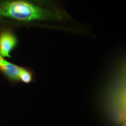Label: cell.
<instances>
[{
    "instance_id": "4",
    "label": "cell",
    "mask_w": 126,
    "mask_h": 126,
    "mask_svg": "<svg viewBox=\"0 0 126 126\" xmlns=\"http://www.w3.org/2000/svg\"><path fill=\"white\" fill-rule=\"evenodd\" d=\"M23 68L8 62L0 56V70L10 79L19 80V77Z\"/></svg>"
},
{
    "instance_id": "1",
    "label": "cell",
    "mask_w": 126,
    "mask_h": 126,
    "mask_svg": "<svg viewBox=\"0 0 126 126\" xmlns=\"http://www.w3.org/2000/svg\"><path fill=\"white\" fill-rule=\"evenodd\" d=\"M0 15L22 21L60 20L65 19L58 11L44 8L23 0L6 1L0 4Z\"/></svg>"
},
{
    "instance_id": "6",
    "label": "cell",
    "mask_w": 126,
    "mask_h": 126,
    "mask_svg": "<svg viewBox=\"0 0 126 126\" xmlns=\"http://www.w3.org/2000/svg\"><path fill=\"white\" fill-rule=\"evenodd\" d=\"M32 1H33L34 2L37 3L39 4H42V5H46L49 2L50 0H32Z\"/></svg>"
},
{
    "instance_id": "5",
    "label": "cell",
    "mask_w": 126,
    "mask_h": 126,
    "mask_svg": "<svg viewBox=\"0 0 126 126\" xmlns=\"http://www.w3.org/2000/svg\"><path fill=\"white\" fill-rule=\"evenodd\" d=\"M32 74L29 71L23 68L22 70L20 73L19 79L23 83H29L32 81Z\"/></svg>"
},
{
    "instance_id": "2",
    "label": "cell",
    "mask_w": 126,
    "mask_h": 126,
    "mask_svg": "<svg viewBox=\"0 0 126 126\" xmlns=\"http://www.w3.org/2000/svg\"><path fill=\"white\" fill-rule=\"evenodd\" d=\"M117 84L114 89V85L111 88V91L108 92L106 101V112L111 122L116 126H126V83L125 74L123 73L119 80L117 78Z\"/></svg>"
},
{
    "instance_id": "3",
    "label": "cell",
    "mask_w": 126,
    "mask_h": 126,
    "mask_svg": "<svg viewBox=\"0 0 126 126\" xmlns=\"http://www.w3.org/2000/svg\"><path fill=\"white\" fill-rule=\"evenodd\" d=\"M18 43L16 37L11 32L6 31L0 34V56L11 57L10 53Z\"/></svg>"
}]
</instances>
